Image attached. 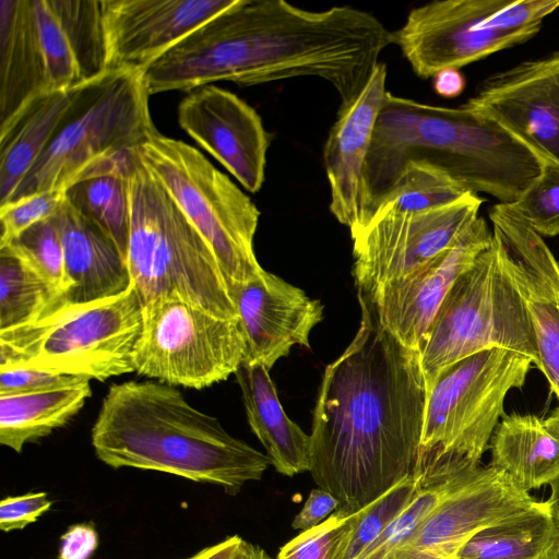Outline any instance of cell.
<instances>
[{"instance_id": "1", "label": "cell", "mask_w": 559, "mask_h": 559, "mask_svg": "<svg viewBox=\"0 0 559 559\" xmlns=\"http://www.w3.org/2000/svg\"><path fill=\"white\" fill-rule=\"evenodd\" d=\"M357 296L358 331L324 370L309 435L312 479L345 516L415 475L427 402L419 352L384 330Z\"/></svg>"}, {"instance_id": "2", "label": "cell", "mask_w": 559, "mask_h": 559, "mask_svg": "<svg viewBox=\"0 0 559 559\" xmlns=\"http://www.w3.org/2000/svg\"><path fill=\"white\" fill-rule=\"evenodd\" d=\"M393 32L349 5L310 11L283 0H236L142 72L151 95L190 92L213 82L241 86L316 76L341 106L364 90Z\"/></svg>"}, {"instance_id": "3", "label": "cell", "mask_w": 559, "mask_h": 559, "mask_svg": "<svg viewBox=\"0 0 559 559\" xmlns=\"http://www.w3.org/2000/svg\"><path fill=\"white\" fill-rule=\"evenodd\" d=\"M95 455L112 468L155 471L221 487L235 496L260 480L269 456L155 380L109 386L91 432Z\"/></svg>"}, {"instance_id": "4", "label": "cell", "mask_w": 559, "mask_h": 559, "mask_svg": "<svg viewBox=\"0 0 559 559\" xmlns=\"http://www.w3.org/2000/svg\"><path fill=\"white\" fill-rule=\"evenodd\" d=\"M412 162L426 163L465 191L487 193L502 204L513 203L542 169L528 150L463 105H429L388 92L365 164L366 226Z\"/></svg>"}, {"instance_id": "5", "label": "cell", "mask_w": 559, "mask_h": 559, "mask_svg": "<svg viewBox=\"0 0 559 559\" xmlns=\"http://www.w3.org/2000/svg\"><path fill=\"white\" fill-rule=\"evenodd\" d=\"M131 219L127 263L143 305L179 298L238 319L217 259L134 150L128 177Z\"/></svg>"}, {"instance_id": "6", "label": "cell", "mask_w": 559, "mask_h": 559, "mask_svg": "<svg viewBox=\"0 0 559 559\" xmlns=\"http://www.w3.org/2000/svg\"><path fill=\"white\" fill-rule=\"evenodd\" d=\"M144 305L124 293L60 308L39 321L0 332V368L22 367L105 381L135 372Z\"/></svg>"}, {"instance_id": "7", "label": "cell", "mask_w": 559, "mask_h": 559, "mask_svg": "<svg viewBox=\"0 0 559 559\" xmlns=\"http://www.w3.org/2000/svg\"><path fill=\"white\" fill-rule=\"evenodd\" d=\"M148 98L139 71H107L82 84L55 135L7 203L64 191L90 167L138 148L157 131Z\"/></svg>"}, {"instance_id": "8", "label": "cell", "mask_w": 559, "mask_h": 559, "mask_svg": "<svg viewBox=\"0 0 559 559\" xmlns=\"http://www.w3.org/2000/svg\"><path fill=\"white\" fill-rule=\"evenodd\" d=\"M491 348L527 356L538 368L526 306L495 238L454 282L418 350L427 392L445 367Z\"/></svg>"}, {"instance_id": "9", "label": "cell", "mask_w": 559, "mask_h": 559, "mask_svg": "<svg viewBox=\"0 0 559 559\" xmlns=\"http://www.w3.org/2000/svg\"><path fill=\"white\" fill-rule=\"evenodd\" d=\"M136 153L213 250L228 293L263 269L253 250L260 211L197 148L154 132Z\"/></svg>"}, {"instance_id": "10", "label": "cell", "mask_w": 559, "mask_h": 559, "mask_svg": "<svg viewBox=\"0 0 559 559\" xmlns=\"http://www.w3.org/2000/svg\"><path fill=\"white\" fill-rule=\"evenodd\" d=\"M558 8L559 0L432 1L408 12L393 44L426 80L526 43Z\"/></svg>"}, {"instance_id": "11", "label": "cell", "mask_w": 559, "mask_h": 559, "mask_svg": "<svg viewBox=\"0 0 559 559\" xmlns=\"http://www.w3.org/2000/svg\"><path fill=\"white\" fill-rule=\"evenodd\" d=\"M532 365L527 356L491 348L445 367L427 392L420 453L480 464L507 394L524 385Z\"/></svg>"}, {"instance_id": "12", "label": "cell", "mask_w": 559, "mask_h": 559, "mask_svg": "<svg viewBox=\"0 0 559 559\" xmlns=\"http://www.w3.org/2000/svg\"><path fill=\"white\" fill-rule=\"evenodd\" d=\"M245 352L238 319L217 317L179 298H159L144 305L134 369L158 382L201 390L235 374Z\"/></svg>"}, {"instance_id": "13", "label": "cell", "mask_w": 559, "mask_h": 559, "mask_svg": "<svg viewBox=\"0 0 559 559\" xmlns=\"http://www.w3.org/2000/svg\"><path fill=\"white\" fill-rule=\"evenodd\" d=\"M483 202L478 194L467 192L433 210L378 211L366 228L352 237L357 294L369 296L449 249L478 217Z\"/></svg>"}, {"instance_id": "14", "label": "cell", "mask_w": 559, "mask_h": 559, "mask_svg": "<svg viewBox=\"0 0 559 559\" xmlns=\"http://www.w3.org/2000/svg\"><path fill=\"white\" fill-rule=\"evenodd\" d=\"M463 106L559 168V50L492 73Z\"/></svg>"}, {"instance_id": "15", "label": "cell", "mask_w": 559, "mask_h": 559, "mask_svg": "<svg viewBox=\"0 0 559 559\" xmlns=\"http://www.w3.org/2000/svg\"><path fill=\"white\" fill-rule=\"evenodd\" d=\"M489 218L493 238L530 316L538 369L559 403V263L543 237L508 204L493 205Z\"/></svg>"}, {"instance_id": "16", "label": "cell", "mask_w": 559, "mask_h": 559, "mask_svg": "<svg viewBox=\"0 0 559 559\" xmlns=\"http://www.w3.org/2000/svg\"><path fill=\"white\" fill-rule=\"evenodd\" d=\"M492 241V230L478 216L449 249L419 269L382 284L369 296H361L370 302L384 330L406 347L419 350L454 282Z\"/></svg>"}, {"instance_id": "17", "label": "cell", "mask_w": 559, "mask_h": 559, "mask_svg": "<svg viewBox=\"0 0 559 559\" xmlns=\"http://www.w3.org/2000/svg\"><path fill=\"white\" fill-rule=\"evenodd\" d=\"M178 123L248 192L261 189L271 135L248 103L215 85L201 86L179 103Z\"/></svg>"}, {"instance_id": "18", "label": "cell", "mask_w": 559, "mask_h": 559, "mask_svg": "<svg viewBox=\"0 0 559 559\" xmlns=\"http://www.w3.org/2000/svg\"><path fill=\"white\" fill-rule=\"evenodd\" d=\"M236 0H102L106 71L143 72Z\"/></svg>"}, {"instance_id": "19", "label": "cell", "mask_w": 559, "mask_h": 559, "mask_svg": "<svg viewBox=\"0 0 559 559\" xmlns=\"http://www.w3.org/2000/svg\"><path fill=\"white\" fill-rule=\"evenodd\" d=\"M538 503L506 474L479 465L402 546L455 557L475 533L522 515Z\"/></svg>"}, {"instance_id": "20", "label": "cell", "mask_w": 559, "mask_h": 559, "mask_svg": "<svg viewBox=\"0 0 559 559\" xmlns=\"http://www.w3.org/2000/svg\"><path fill=\"white\" fill-rule=\"evenodd\" d=\"M229 295L245 336L243 361L269 370L292 347H309L310 333L323 318L319 300L264 270Z\"/></svg>"}, {"instance_id": "21", "label": "cell", "mask_w": 559, "mask_h": 559, "mask_svg": "<svg viewBox=\"0 0 559 559\" xmlns=\"http://www.w3.org/2000/svg\"><path fill=\"white\" fill-rule=\"evenodd\" d=\"M386 66L379 62L360 94L340 106L323 147L333 216L350 236L366 226L364 171L374 126L385 95Z\"/></svg>"}, {"instance_id": "22", "label": "cell", "mask_w": 559, "mask_h": 559, "mask_svg": "<svg viewBox=\"0 0 559 559\" xmlns=\"http://www.w3.org/2000/svg\"><path fill=\"white\" fill-rule=\"evenodd\" d=\"M50 91H68L106 71L100 1L31 0Z\"/></svg>"}, {"instance_id": "23", "label": "cell", "mask_w": 559, "mask_h": 559, "mask_svg": "<svg viewBox=\"0 0 559 559\" xmlns=\"http://www.w3.org/2000/svg\"><path fill=\"white\" fill-rule=\"evenodd\" d=\"M57 221L64 263V294L58 309L111 298L129 289L132 281L123 254L66 197Z\"/></svg>"}, {"instance_id": "24", "label": "cell", "mask_w": 559, "mask_h": 559, "mask_svg": "<svg viewBox=\"0 0 559 559\" xmlns=\"http://www.w3.org/2000/svg\"><path fill=\"white\" fill-rule=\"evenodd\" d=\"M50 91L31 0H0V130Z\"/></svg>"}, {"instance_id": "25", "label": "cell", "mask_w": 559, "mask_h": 559, "mask_svg": "<svg viewBox=\"0 0 559 559\" xmlns=\"http://www.w3.org/2000/svg\"><path fill=\"white\" fill-rule=\"evenodd\" d=\"M235 376L249 426L271 464L285 476L309 472L310 436L286 415L269 369L242 361Z\"/></svg>"}, {"instance_id": "26", "label": "cell", "mask_w": 559, "mask_h": 559, "mask_svg": "<svg viewBox=\"0 0 559 559\" xmlns=\"http://www.w3.org/2000/svg\"><path fill=\"white\" fill-rule=\"evenodd\" d=\"M490 466L524 491L559 476V426L551 417L503 415L489 442Z\"/></svg>"}, {"instance_id": "27", "label": "cell", "mask_w": 559, "mask_h": 559, "mask_svg": "<svg viewBox=\"0 0 559 559\" xmlns=\"http://www.w3.org/2000/svg\"><path fill=\"white\" fill-rule=\"evenodd\" d=\"M80 86L36 97L7 128L0 130V205L10 200L41 155Z\"/></svg>"}, {"instance_id": "28", "label": "cell", "mask_w": 559, "mask_h": 559, "mask_svg": "<svg viewBox=\"0 0 559 559\" xmlns=\"http://www.w3.org/2000/svg\"><path fill=\"white\" fill-rule=\"evenodd\" d=\"M133 153L134 150L90 167L64 190L66 200L100 228L126 260L131 219L128 177Z\"/></svg>"}, {"instance_id": "29", "label": "cell", "mask_w": 559, "mask_h": 559, "mask_svg": "<svg viewBox=\"0 0 559 559\" xmlns=\"http://www.w3.org/2000/svg\"><path fill=\"white\" fill-rule=\"evenodd\" d=\"M90 380L41 391L0 394V443L21 453L24 445L67 425L92 395Z\"/></svg>"}, {"instance_id": "30", "label": "cell", "mask_w": 559, "mask_h": 559, "mask_svg": "<svg viewBox=\"0 0 559 559\" xmlns=\"http://www.w3.org/2000/svg\"><path fill=\"white\" fill-rule=\"evenodd\" d=\"M456 559H559V522L547 501L484 528L459 549Z\"/></svg>"}, {"instance_id": "31", "label": "cell", "mask_w": 559, "mask_h": 559, "mask_svg": "<svg viewBox=\"0 0 559 559\" xmlns=\"http://www.w3.org/2000/svg\"><path fill=\"white\" fill-rule=\"evenodd\" d=\"M480 465V464H479ZM479 465H469L449 457L420 454V486L411 504L357 558L386 559L401 547L437 506Z\"/></svg>"}, {"instance_id": "32", "label": "cell", "mask_w": 559, "mask_h": 559, "mask_svg": "<svg viewBox=\"0 0 559 559\" xmlns=\"http://www.w3.org/2000/svg\"><path fill=\"white\" fill-rule=\"evenodd\" d=\"M60 304L46 278L11 248H0V332L33 324Z\"/></svg>"}, {"instance_id": "33", "label": "cell", "mask_w": 559, "mask_h": 559, "mask_svg": "<svg viewBox=\"0 0 559 559\" xmlns=\"http://www.w3.org/2000/svg\"><path fill=\"white\" fill-rule=\"evenodd\" d=\"M417 468L411 476L360 511L349 515L332 559H357L411 504L420 486Z\"/></svg>"}, {"instance_id": "34", "label": "cell", "mask_w": 559, "mask_h": 559, "mask_svg": "<svg viewBox=\"0 0 559 559\" xmlns=\"http://www.w3.org/2000/svg\"><path fill=\"white\" fill-rule=\"evenodd\" d=\"M465 193L467 191L441 170L426 163L412 162L400 173L377 212L383 209L400 212L433 210L459 200Z\"/></svg>"}, {"instance_id": "35", "label": "cell", "mask_w": 559, "mask_h": 559, "mask_svg": "<svg viewBox=\"0 0 559 559\" xmlns=\"http://www.w3.org/2000/svg\"><path fill=\"white\" fill-rule=\"evenodd\" d=\"M4 247L15 251L46 278L61 295L62 300L64 263L57 214L34 224Z\"/></svg>"}, {"instance_id": "36", "label": "cell", "mask_w": 559, "mask_h": 559, "mask_svg": "<svg viewBox=\"0 0 559 559\" xmlns=\"http://www.w3.org/2000/svg\"><path fill=\"white\" fill-rule=\"evenodd\" d=\"M542 237L559 235V168L542 165L540 174L508 204Z\"/></svg>"}, {"instance_id": "37", "label": "cell", "mask_w": 559, "mask_h": 559, "mask_svg": "<svg viewBox=\"0 0 559 559\" xmlns=\"http://www.w3.org/2000/svg\"><path fill=\"white\" fill-rule=\"evenodd\" d=\"M64 201V191L50 190L0 206V248L9 245L34 224L55 216Z\"/></svg>"}, {"instance_id": "38", "label": "cell", "mask_w": 559, "mask_h": 559, "mask_svg": "<svg viewBox=\"0 0 559 559\" xmlns=\"http://www.w3.org/2000/svg\"><path fill=\"white\" fill-rule=\"evenodd\" d=\"M349 516L337 511L281 547L276 559H332Z\"/></svg>"}, {"instance_id": "39", "label": "cell", "mask_w": 559, "mask_h": 559, "mask_svg": "<svg viewBox=\"0 0 559 559\" xmlns=\"http://www.w3.org/2000/svg\"><path fill=\"white\" fill-rule=\"evenodd\" d=\"M84 381L86 380L78 377L58 374L31 368H0V394L25 393L63 388L75 385Z\"/></svg>"}, {"instance_id": "40", "label": "cell", "mask_w": 559, "mask_h": 559, "mask_svg": "<svg viewBox=\"0 0 559 559\" xmlns=\"http://www.w3.org/2000/svg\"><path fill=\"white\" fill-rule=\"evenodd\" d=\"M52 506L46 491L4 497L0 502V530L12 532L35 523Z\"/></svg>"}, {"instance_id": "41", "label": "cell", "mask_w": 559, "mask_h": 559, "mask_svg": "<svg viewBox=\"0 0 559 559\" xmlns=\"http://www.w3.org/2000/svg\"><path fill=\"white\" fill-rule=\"evenodd\" d=\"M98 543L94 523L72 524L60 536L57 559H91L98 548Z\"/></svg>"}, {"instance_id": "42", "label": "cell", "mask_w": 559, "mask_h": 559, "mask_svg": "<svg viewBox=\"0 0 559 559\" xmlns=\"http://www.w3.org/2000/svg\"><path fill=\"white\" fill-rule=\"evenodd\" d=\"M338 501L330 492L321 488L312 489L292 522L294 530L307 531L316 527L338 508Z\"/></svg>"}, {"instance_id": "43", "label": "cell", "mask_w": 559, "mask_h": 559, "mask_svg": "<svg viewBox=\"0 0 559 559\" xmlns=\"http://www.w3.org/2000/svg\"><path fill=\"white\" fill-rule=\"evenodd\" d=\"M243 543L245 539L239 535H231L180 559H234Z\"/></svg>"}, {"instance_id": "44", "label": "cell", "mask_w": 559, "mask_h": 559, "mask_svg": "<svg viewBox=\"0 0 559 559\" xmlns=\"http://www.w3.org/2000/svg\"><path fill=\"white\" fill-rule=\"evenodd\" d=\"M432 79L435 92L444 98H454L461 95L466 84L463 73L457 69L442 70Z\"/></svg>"}, {"instance_id": "45", "label": "cell", "mask_w": 559, "mask_h": 559, "mask_svg": "<svg viewBox=\"0 0 559 559\" xmlns=\"http://www.w3.org/2000/svg\"><path fill=\"white\" fill-rule=\"evenodd\" d=\"M386 559H456V556L445 557L426 550L401 546L393 550Z\"/></svg>"}, {"instance_id": "46", "label": "cell", "mask_w": 559, "mask_h": 559, "mask_svg": "<svg viewBox=\"0 0 559 559\" xmlns=\"http://www.w3.org/2000/svg\"><path fill=\"white\" fill-rule=\"evenodd\" d=\"M234 559H272L266 551L258 545L245 540L242 547Z\"/></svg>"}, {"instance_id": "47", "label": "cell", "mask_w": 559, "mask_h": 559, "mask_svg": "<svg viewBox=\"0 0 559 559\" xmlns=\"http://www.w3.org/2000/svg\"><path fill=\"white\" fill-rule=\"evenodd\" d=\"M551 488V493L546 500L555 518L559 522V476L548 484Z\"/></svg>"}, {"instance_id": "48", "label": "cell", "mask_w": 559, "mask_h": 559, "mask_svg": "<svg viewBox=\"0 0 559 559\" xmlns=\"http://www.w3.org/2000/svg\"><path fill=\"white\" fill-rule=\"evenodd\" d=\"M550 417L559 426V406L554 411Z\"/></svg>"}]
</instances>
